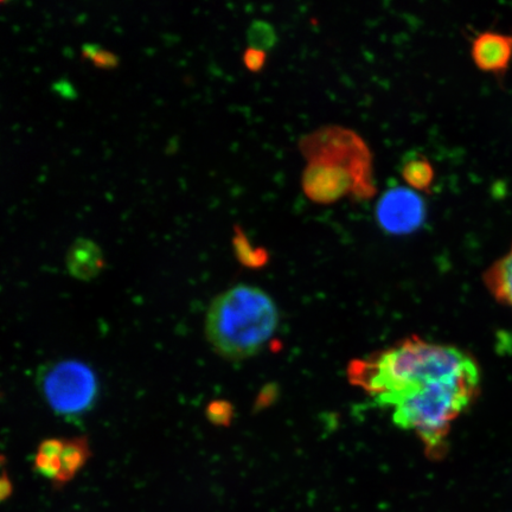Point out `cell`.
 Returning <instances> with one entry per match:
<instances>
[{
  "label": "cell",
  "instance_id": "obj_1",
  "mask_svg": "<svg viewBox=\"0 0 512 512\" xmlns=\"http://www.w3.org/2000/svg\"><path fill=\"white\" fill-rule=\"evenodd\" d=\"M351 376L377 405L393 409L394 424L413 432L434 460L446 456L454 422L482 388V371L469 352L416 336L356 361Z\"/></svg>",
  "mask_w": 512,
  "mask_h": 512
},
{
  "label": "cell",
  "instance_id": "obj_2",
  "mask_svg": "<svg viewBox=\"0 0 512 512\" xmlns=\"http://www.w3.org/2000/svg\"><path fill=\"white\" fill-rule=\"evenodd\" d=\"M277 305L258 287L239 285L211 303L206 332L211 345L229 360H243L264 349L277 331Z\"/></svg>",
  "mask_w": 512,
  "mask_h": 512
},
{
  "label": "cell",
  "instance_id": "obj_3",
  "mask_svg": "<svg viewBox=\"0 0 512 512\" xmlns=\"http://www.w3.org/2000/svg\"><path fill=\"white\" fill-rule=\"evenodd\" d=\"M41 393L57 415L79 418L95 406L99 398V380L88 364L64 360L49 364L41 371Z\"/></svg>",
  "mask_w": 512,
  "mask_h": 512
},
{
  "label": "cell",
  "instance_id": "obj_4",
  "mask_svg": "<svg viewBox=\"0 0 512 512\" xmlns=\"http://www.w3.org/2000/svg\"><path fill=\"white\" fill-rule=\"evenodd\" d=\"M376 217L387 233H413L426 219V204L412 189H390L377 203Z\"/></svg>",
  "mask_w": 512,
  "mask_h": 512
},
{
  "label": "cell",
  "instance_id": "obj_5",
  "mask_svg": "<svg viewBox=\"0 0 512 512\" xmlns=\"http://www.w3.org/2000/svg\"><path fill=\"white\" fill-rule=\"evenodd\" d=\"M355 182V176L347 166L324 159L312 162L303 179L306 195L319 203L339 200L348 194Z\"/></svg>",
  "mask_w": 512,
  "mask_h": 512
},
{
  "label": "cell",
  "instance_id": "obj_6",
  "mask_svg": "<svg viewBox=\"0 0 512 512\" xmlns=\"http://www.w3.org/2000/svg\"><path fill=\"white\" fill-rule=\"evenodd\" d=\"M471 57L482 72L504 74L512 61V36L495 31L482 32L472 42Z\"/></svg>",
  "mask_w": 512,
  "mask_h": 512
},
{
  "label": "cell",
  "instance_id": "obj_7",
  "mask_svg": "<svg viewBox=\"0 0 512 512\" xmlns=\"http://www.w3.org/2000/svg\"><path fill=\"white\" fill-rule=\"evenodd\" d=\"M105 258L101 249L89 240H78L69 249L67 268L74 278L92 280L104 270Z\"/></svg>",
  "mask_w": 512,
  "mask_h": 512
},
{
  "label": "cell",
  "instance_id": "obj_8",
  "mask_svg": "<svg viewBox=\"0 0 512 512\" xmlns=\"http://www.w3.org/2000/svg\"><path fill=\"white\" fill-rule=\"evenodd\" d=\"M483 280L496 302L512 313V243L509 251L484 272Z\"/></svg>",
  "mask_w": 512,
  "mask_h": 512
},
{
  "label": "cell",
  "instance_id": "obj_9",
  "mask_svg": "<svg viewBox=\"0 0 512 512\" xmlns=\"http://www.w3.org/2000/svg\"><path fill=\"white\" fill-rule=\"evenodd\" d=\"M91 457V447H89L86 437L64 439L60 457V472L53 483L55 489H61L62 486L72 482Z\"/></svg>",
  "mask_w": 512,
  "mask_h": 512
},
{
  "label": "cell",
  "instance_id": "obj_10",
  "mask_svg": "<svg viewBox=\"0 0 512 512\" xmlns=\"http://www.w3.org/2000/svg\"><path fill=\"white\" fill-rule=\"evenodd\" d=\"M64 439L49 438L38 446L35 457V470L38 475L55 482L60 472V457Z\"/></svg>",
  "mask_w": 512,
  "mask_h": 512
},
{
  "label": "cell",
  "instance_id": "obj_11",
  "mask_svg": "<svg viewBox=\"0 0 512 512\" xmlns=\"http://www.w3.org/2000/svg\"><path fill=\"white\" fill-rule=\"evenodd\" d=\"M401 175L413 190L428 191L434 182V169L425 157L416 155L403 160Z\"/></svg>",
  "mask_w": 512,
  "mask_h": 512
},
{
  "label": "cell",
  "instance_id": "obj_12",
  "mask_svg": "<svg viewBox=\"0 0 512 512\" xmlns=\"http://www.w3.org/2000/svg\"><path fill=\"white\" fill-rule=\"evenodd\" d=\"M248 42L251 48L265 51L274 47L277 42V35L270 24L262 21H255L248 30Z\"/></svg>",
  "mask_w": 512,
  "mask_h": 512
},
{
  "label": "cell",
  "instance_id": "obj_13",
  "mask_svg": "<svg viewBox=\"0 0 512 512\" xmlns=\"http://www.w3.org/2000/svg\"><path fill=\"white\" fill-rule=\"evenodd\" d=\"M83 53L88 60H91L95 66L101 68H113L117 64V59L111 53L106 50H102L99 47L87 46L83 49Z\"/></svg>",
  "mask_w": 512,
  "mask_h": 512
},
{
  "label": "cell",
  "instance_id": "obj_14",
  "mask_svg": "<svg viewBox=\"0 0 512 512\" xmlns=\"http://www.w3.org/2000/svg\"><path fill=\"white\" fill-rule=\"evenodd\" d=\"M266 62V54L265 51L248 48L243 54V63L248 70H251L253 73H258L262 68H264Z\"/></svg>",
  "mask_w": 512,
  "mask_h": 512
},
{
  "label": "cell",
  "instance_id": "obj_15",
  "mask_svg": "<svg viewBox=\"0 0 512 512\" xmlns=\"http://www.w3.org/2000/svg\"><path fill=\"white\" fill-rule=\"evenodd\" d=\"M12 494V483L6 472L0 476V502L8 499Z\"/></svg>",
  "mask_w": 512,
  "mask_h": 512
}]
</instances>
